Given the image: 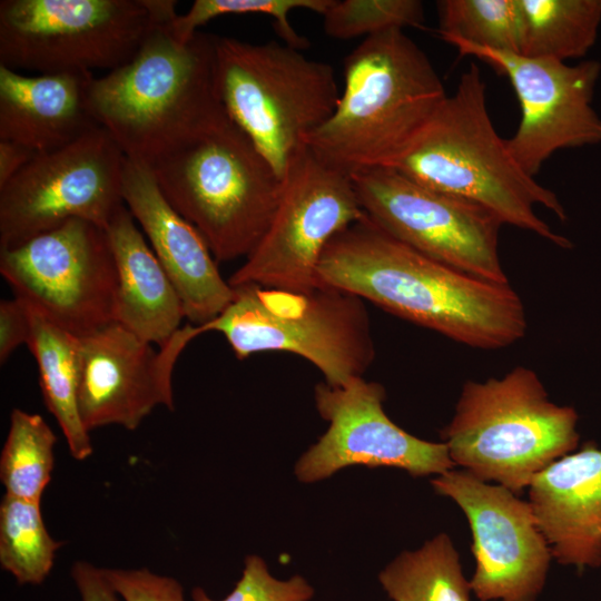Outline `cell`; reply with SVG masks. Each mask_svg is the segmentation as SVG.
Listing matches in <instances>:
<instances>
[{"instance_id": "cell-7", "label": "cell", "mask_w": 601, "mask_h": 601, "mask_svg": "<svg viewBox=\"0 0 601 601\" xmlns=\"http://www.w3.org/2000/svg\"><path fill=\"white\" fill-rule=\"evenodd\" d=\"M215 80L227 116L282 179L341 95L329 63L277 41L216 37Z\"/></svg>"}, {"instance_id": "cell-11", "label": "cell", "mask_w": 601, "mask_h": 601, "mask_svg": "<svg viewBox=\"0 0 601 601\" xmlns=\"http://www.w3.org/2000/svg\"><path fill=\"white\" fill-rule=\"evenodd\" d=\"M365 216L351 176L321 161L305 146L290 162L265 234L231 274V287L258 285L309 292L331 240Z\"/></svg>"}, {"instance_id": "cell-15", "label": "cell", "mask_w": 601, "mask_h": 601, "mask_svg": "<svg viewBox=\"0 0 601 601\" xmlns=\"http://www.w3.org/2000/svg\"><path fill=\"white\" fill-rule=\"evenodd\" d=\"M508 77L518 97L521 119L508 149L529 176L540 171L558 150L601 144V117L592 107L601 63L530 58L520 53L456 45Z\"/></svg>"}, {"instance_id": "cell-8", "label": "cell", "mask_w": 601, "mask_h": 601, "mask_svg": "<svg viewBox=\"0 0 601 601\" xmlns=\"http://www.w3.org/2000/svg\"><path fill=\"white\" fill-rule=\"evenodd\" d=\"M230 304L203 333H221L238 359L285 352L312 363L333 387L363 377L375 358L365 300L348 292L318 286L290 292L258 285L233 287Z\"/></svg>"}, {"instance_id": "cell-24", "label": "cell", "mask_w": 601, "mask_h": 601, "mask_svg": "<svg viewBox=\"0 0 601 601\" xmlns=\"http://www.w3.org/2000/svg\"><path fill=\"white\" fill-rule=\"evenodd\" d=\"M392 601H471L459 553L442 532L414 551H403L378 574Z\"/></svg>"}, {"instance_id": "cell-20", "label": "cell", "mask_w": 601, "mask_h": 601, "mask_svg": "<svg viewBox=\"0 0 601 601\" xmlns=\"http://www.w3.org/2000/svg\"><path fill=\"white\" fill-rule=\"evenodd\" d=\"M92 79V72L27 76L0 65V140L39 155L95 129L88 105Z\"/></svg>"}, {"instance_id": "cell-27", "label": "cell", "mask_w": 601, "mask_h": 601, "mask_svg": "<svg viewBox=\"0 0 601 601\" xmlns=\"http://www.w3.org/2000/svg\"><path fill=\"white\" fill-rule=\"evenodd\" d=\"M437 10V33L444 41L520 53L518 0H442Z\"/></svg>"}, {"instance_id": "cell-31", "label": "cell", "mask_w": 601, "mask_h": 601, "mask_svg": "<svg viewBox=\"0 0 601 601\" xmlns=\"http://www.w3.org/2000/svg\"><path fill=\"white\" fill-rule=\"evenodd\" d=\"M106 579L125 601H185L181 584L148 569H102Z\"/></svg>"}, {"instance_id": "cell-30", "label": "cell", "mask_w": 601, "mask_h": 601, "mask_svg": "<svg viewBox=\"0 0 601 601\" xmlns=\"http://www.w3.org/2000/svg\"><path fill=\"white\" fill-rule=\"evenodd\" d=\"M315 590L302 575L287 580L273 577L265 560L256 554L245 558L240 579L223 600H214L206 591L196 587L193 601H311Z\"/></svg>"}, {"instance_id": "cell-28", "label": "cell", "mask_w": 601, "mask_h": 601, "mask_svg": "<svg viewBox=\"0 0 601 601\" xmlns=\"http://www.w3.org/2000/svg\"><path fill=\"white\" fill-rule=\"evenodd\" d=\"M331 0H196L184 14L171 22L174 35L180 41L191 39L197 29L209 20L225 14H264L274 19V27L282 42L304 49L308 40L294 29L289 14L294 10H311L323 14Z\"/></svg>"}, {"instance_id": "cell-32", "label": "cell", "mask_w": 601, "mask_h": 601, "mask_svg": "<svg viewBox=\"0 0 601 601\" xmlns=\"http://www.w3.org/2000/svg\"><path fill=\"white\" fill-rule=\"evenodd\" d=\"M30 314L27 306L17 297L0 302V363L4 364L12 353L28 343L30 335Z\"/></svg>"}, {"instance_id": "cell-5", "label": "cell", "mask_w": 601, "mask_h": 601, "mask_svg": "<svg viewBox=\"0 0 601 601\" xmlns=\"http://www.w3.org/2000/svg\"><path fill=\"white\" fill-rule=\"evenodd\" d=\"M148 167L217 263L253 252L283 193V179L227 114Z\"/></svg>"}, {"instance_id": "cell-21", "label": "cell", "mask_w": 601, "mask_h": 601, "mask_svg": "<svg viewBox=\"0 0 601 601\" xmlns=\"http://www.w3.org/2000/svg\"><path fill=\"white\" fill-rule=\"evenodd\" d=\"M106 230L118 278L116 323L162 347L186 318L181 299L126 205Z\"/></svg>"}, {"instance_id": "cell-29", "label": "cell", "mask_w": 601, "mask_h": 601, "mask_svg": "<svg viewBox=\"0 0 601 601\" xmlns=\"http://www.w3.org/2000/svg\"><path fill=\"white\" fill-rule=\"evenodd\" d=\"M322 17L325 33L339 40L424 26L418 0H331Z\"/></svg>"}, {"instance_id": "cell-23", "label": "cell", "mask_w": 601, "mask_h": 601, "mask_svg": "<svg viewBox=\"0 0 601 601\" xmlns=\"http://www.w3.org/2000/svg\"><path fill=\"white\" fill-rule=\"evenodd\" d=\"M521 12L520 55L530 58L584 57L597 41L601 0H518Z\"/></svg>"}, {"instance_id": "cell-4", "label": "cell", "mask_w": 601, "mask_h": 601, "mask_svg": "<svg viewBox=\"0 0 601 601\" xmlns=\"http://www.w3.org/2000/svg\"><path fill=\"white\" fill-rule=\"evenodd\" d=\"M485 88L480 68L472 62L455 92L390 168L431 189L476 203L503 224L570 248L571 242L534 210L540 205L565 220L563 205L515 162L492 124Z\"/></svg>"}, {"instance_id": "cell-3", "label": "cell", "mask_w": 601, "mask_h": 601, "mask_svg": "<svg viewBox=\"0 0 601 601\" xmlns=\"http://www.w3.org/2000/svg\"><path fill=\"white\" fill-rule=\"evenodd\" d=\"M171 22L155 27L126 65L93 77L88 105L129 159L149 166L220 119L216 36L180 41Z\"/></svg>"}, {"instance_id": "cell-17", "label": "cell", "mask_w": 601, "mask_h": 601, "mask_svg": "<svg viewBox=\"0 0 601 601\" xmlns=\"http://www.w3.org/2000/svg\"><path fill=\"white\" fill-rule=\"evenodd\" d=\"M201 334L200 326H181L158 349L118 323L79 337V411L87 431L107 425L132 431L156 406L173 411L175 364Z\"/></svg>"}, {"instance_id": "cell-13", "label": "cell", "mask_w": 601, "mask_h": 601, "mask_svg": "<svg viewBox=\"0 0 601 601\" xmlns=\"http://www.w3.org/2000/svg\"><path fill=\"white\" fill-rule=\"evenodd\" d=\"M351 178L366 216L394 238L469 275L510 284L499 253L504 224L490 209L425 187L390 167Z\"/></svg>"}, {"instance_id": "cell-1", "label": "cell", "mask_w": 601, "mask_h": 601, "mask_svg": "<svg viewBox=\"0 0 601 601\" xmlns=\"http://www.w3.org/2000/svg\"><path fill=\"white\" fill-rule=\"evenodd\" d=\"M319 285L481 349L525 336L523 302L510 284L463 273L411 248L365 216L337 234L318 265Z\"/></svg>"}, {"instance_id": "cell-10", "label": "cell", "mask_w": 601, "mask_h": 601, "mask_svg": "<svg viewBox=\"0 0 601 601\" xmlns=\"http://www.w3.org/2000/svg\"><path fill=\"white\" fill-rule=\"evenodd\" d=\"M0 274L28 308L78 337L116 323L114 252L91 221L70 219L0 249Z\"/></svg>"}, {"instance_id": "cell-2", "label": "cell", "mask_w": 601, "mask_h": 601, "mask_svg": "<svg viewBox=\"0 0 601 601\" xmlns=\"http://www.w3.org/2000/svg\"><path fill=\"white\" fill-rule=\"evenodd\" d=\"M446 97L428 57L402 29L367 37L345 58L337 105L305 146L351 177L390 167Z\"/></svg>"}, {"instance_id": "cell-19", "label": "cell", "mask_w": 601, "mask_h": 601, "mask_svg": "<svg viewBox=\"0 0 601 601\" xmlns=\"http://www.w3.org/2000/svg\"><path fill=\"white\" fill-rule=\"evenodd\" d=\"M530 506L552 558L579 571L601 566V449L593 441L559 457L529 485Z\"/></svg>"}, {"instance_id": "cell-12", "label": "cell", "mask_w": 601, "mask_h": 601, "mask_svg": "<svg viewBox=\"0 0 601 601\" xmlns=\"http://www.w3.org/2000/svg\"><path fill=\"white\" fill-rule=\"evenodd\" d=\"M126 160L100 126L60 149L37 155L0 188V249L75 218L107 228L125 205Z\"/></svg>"}, {"instance_id": "cell-26", "label": "cell", "mask_w": 601, "mask_h": 601, "mask_svg": "<svg viewBox=\"0 0 601 601\" xmlns=\"http://www.w3.org/2000/svg\"><path fill=\"white\" fill-rule=\"evenodd\" d=\"M41 502L4 494L0 504V564L20 584H40L63 544L48 533Z\"/></svg>"}, {"instance_id": "cell-34", "label": "cell", "mask_w": 601, "mask_h": 601, "mask_svg": "<svg viewBox=\"0 0 601 601\" xmlns=\"http://www.w3.org/2000/svg\"><path fill=\"white\" fill-rule=\"evenodd\" d=\"M38 154L9 140H0V188L10 181Z\"/></svg>"}, {"instance_id": "cell-25", "label": "cell", "mask_w": 601, "mask_h": 601, "mask_svg": "<svg viewBox=\"0 0 601 601\" xmlns=\"http://www.w3.org/2000/svg\"><path fill=\"white\" fill-rule=\"evenodd\" d=\"M57 437L45 418L14 408L0 457V480L6 494L41 502L51 480Z\"/></svg>"}, {"instance_id": "cell-33", "label": "cell", "mask_w": 601, "mask_h": 601, "mask_svg": "<svg viewBox=\"0 0 601 601\" xmlns=\"http://www.w3.org/2000/svg\"><path fill=\"white\" fill-rule=\"evenodd\" d=\"M72 580L81 601H118L117 593L99 569L86 561H76L71 568Z\"/></svg>"}, {"instance_id": "cell-14", "label": "cell", "mask_w": 601, "mask_h": 601, "mask_svg": "<svg viewBox=\"0 0 601 601\" xmlns=\"http://www.w3.org/2000/svg\"><path fill=\"white\" fill-rule=\"evenodd\" d=\"M431 484L469 521L475 558L472 593L481 601H536L553 558L530 503L462 469L436 475Z\"/></svg>"}, {"instance_id": "cell-16", "label": "cell", "mask_w": 601, "mask_h": 601, "mask_svg": "<svg viewBox=\"0 0 601 601\" xmlns=\"http://www.w3.org/2000/svg\"><path fill=\"white\" fill-rule=\"evenodd\" d=\"M314 397L328 427L296 462L299 482H318L352 465L397 467L412 476L455 467L444 442L418 439L387 416L380 383L361 377L333 387L324 382L316 385Z\"/></svg>"}, {"instance_id": "cell-18", "label": "cell", "mask_w": 601, "mask_h": 601, "mask_svg": "<svg viewBox=\"0 0 601 601\" xmlns=\"http://www.w3.org/2000/svg\"><path fill=\"white\" fill-rule=\"evenodd\" d=\"M122 197L174 284L186 318L196 326L216 318L235 289L221 276L199 231L162 195L146 164L127 158Z\"/></svg>"}, {"instance_id": "cell-22", "label": "cell", "mask_w": 601, "mask_h": 601, "mask_svg": "<svg viewBox=\"0 0 601 601\" xmlns=\"http://www.w3.org/2000/svg\"><path fill=\"white\" fill-rule=\"evenodd\" d=\"M28 311L31 328L27 346L38 366L45 404L59 424L71 456L83 461L93 449L79 411V337Z\"/></svg>"}, {"instance_id": "cell-9", "label": "cell", "mask_w": 601, "mask_h": 601, "mask_svg": "<svg viewBox=\"0 0 601 601\" xmlns=\"http://www.w3.org/2000/svg\"><path fill=\"white\" fill-rule=\"evenodd\" d=\"M173 0H2L0 65L45 73L115 70L129 62Z\"/></svg>"}, {"instance_id": "cell-6", "label": "cell", "mask_w": 601, "mask_h": 601, "mask_svg": "<svg viewBox=\"0 0 601 601\" xmlns=\"http://www.w3.org/2000/svg\"><path fill=\"white\" fill-rule=\"evenodd\" d=\"M579 415L549 400L538 374L516 366L464 383L441 431L454 465L519 494L553 461L577 450Z\"/></svg>"}]
</instances>
